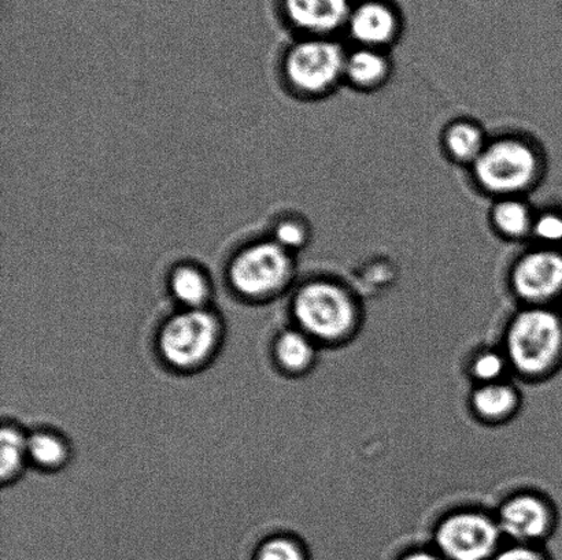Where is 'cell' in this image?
<instances>
[{
  "label": "cell",
  "mask_w": 562,
  "mask_h": 560,
  "mask_svg": "<svg viewBox=\"0 0 562 560\" xmlns=\"http://www.w3.org/2000/svg\"><path fill=\"white\" fill-rule=\"evenodd\" d=\"M503 348L512 375L542 382L562 370V312L552 306H522L506 325Z\"/></svg>",
  "instance_id": "6da1fadb"
},
{
  "label": "cell",
  "mask_w": 562,
  "mask_h": 560,
  "mask_svg": "<svg viewBox=\"0 0 562 560\" xmlns=\"http://www.w3.org/2000/svg\"><path fill=\"white\" fill-rule=\"evenodd\" d=\"M297 329L322 345H344L360 331L362 315L356 296L339 283L313 279L292 300Z\"/></svg>",
  "instance_id": "7a4b0ae2"
},
{
  "label": "cell",
  "mask_w": 562,
  "mask_h": 560,
  "mask_svg": "<svg viewBox=\"0 0 562 560\" xmlns=\"http://www.w3.org/2000/svg\"><path fill=\"white\" fill-rule=\"evenodd\" d=\"M471 168L477 185L501 199L532 190L541 179L543 162L531 142L520 137L504 136L488 140Z\"/></svg>",
  "instance_id": "3957f363"
},
{
  "label": "cell",
  "mask_w": 562,
  "mask_h": 560,
  "mask_svg": "<svg viewBox=\"0 0 562 560\" xmlns=\"http://www.w3.org/2000/svg\"><path fill=\"white\" fill-rule=\"evenodd\" d=\"M504 540L495 515L460 508L435 525L432 548L446 560H493Z\"/></svg>",
  "instance_id": "277c9868"
},
{
  "label": "cell",
  "mask_w": 562,
  "mask_h": 560,
  "mask_svg": "<svg viewBox=\"0 0 562 560\" xmlns=\"http://www.w3.org/2000/svg\"><path fill=\"white\" fill-rule=\"evenodd\" d=\"M294 272V254L271 239L239 251L231 262L228 276L236 293L260 299L289 287Z\"/></svg>",
  "instance_id": "5b68a950"
},
{
  "label": "cell",
  "mask_w": 562,
  "mask_h": 560,
  "mask_svg": "<svg viewBox=\"0 0 562 560\" xmlns=\"http://www.w3.org/2000/svg\"><path fill=\"white\" fill-rule=\"evenodd\" d=\"M346 57V49L333 38L306 37L286 52L284 76L303 95H325L345 80Z\"/></svg>",
  "instance_id": "8992f818"
},
{
  "label": "cell",
  "mask_w": 562,
  "mask_h": 560,
  "mask_svg": "<svg viewBox=\"0 0 562 560\" xmlns=\"http://www.w3.org/2000/svg\"><path fill=\"white\" fill-rule=\"evenodd\" d=\"M220 339L217 317L205 309H186L165 323L159 350L168 364L194 369L209 359Z\"/></svg>",
  "instance_id": "52a82bcc"
},
{
  "label": "cell",
  "mask_w": 562,
  "mask_h": 560,
  "mask_svg": "<svg viewBox=\"0 0 562 560\" xmlns=\"http://www.w3.org/2000/svg\"><path fill=\"white\" fill-rule=\"evenodd\" d=\"M494 515L504 539L514 545L544 546L560 524L554 503L532 491L516 492L504 499Z\"/></svg>",
  "instance_id": "ba28073f"
},
{
  "label": "cell",
  "mask_w": 562,
  "mask_h": 560,
  "mask_svg": "<svg viewBox=\"0 0 562 560\" xmlns=\"http://www.w3.org/2000/svg\"><path fill=\"white\" fill-rule=\"evenodd\" d=\"M509 285L525 306H552L562 294V252L547 247L527 251L512 266Z\"/></svg>",
  "instance_id": "9c48e42d"
},
{
  "label": "cell",
  "mask_w": 562,
  "mask_h": 560,
  "mask_svg": "<svg viewBox=\"0 0 562 560\" xmlns=\"http://www.w3.org/2000/svg\"><path fill=\"white\" fill-rule=\"evenodd\" d=\"M401 16L385 0H362L351 10L346 31L358 47L383 49L401 33Z\"/></svg>",
  "instance_id": "30bf717a"
},
{
  "label": "cell",
  "mask_w": 562,
  "mask_h": 560,
  "mask_svg": "<svg viewBox=\"0 0 562 560\" xmlns=\"http://www.w3.org/2000/svg\"><path fill=\"white\" fill-rule=\"evenodd\" d=\"M355 0H284L286 19L308 37H329L346 30Z\"/></svg>",
  "instance_id": "8fae6325"
},
{
  "label": "cell",
  "mask_w": 562,
  "mask_h": 560,
  "mask_svg": "<svg viewBox=\"0 0 562 560\" xmlns=\"http://www.w3.org/2000/svg\"><path fill=\"white\" fill-rule=\"evenodd\" d=\"M520 389L509 380L473 386L470 410L476 420L487 425H501L514 420L521 409Z\"/></svg>",
  "instance_id": "7c38bea8"
},
{
  "label": "cell",
  "mask_w": 562,
  "mask_h": 560,
  "mask_svg": "<svg viewBox=\"0 0 562 560\" xmlns=\"http://www.w3.org/2000/svg\"><path fill=\"white\" fill-rule=\"evenodd\" d=\"M391 60L383 49L357 47L347 53L345 80L360 91L383 87L391 76Z\"/></svg>",
  "instance_id": "4fadbf2b"
},
{
  "label": "cell",
  "mask_w": 562,
  "mask_h": 560,
  "mask_svg": "<svg viewBox=\"0 0 562 560\" xmlns=\"http://www.w3.org/2000/svg\"><path fill=\"white\" fill-rule=\"evenodd\" d=\"M536 216L520 196L501 197L490 212V222L501 238L520 241L531 238Z\"/></svg>",
  "instance_id": "5bb4252c"
},
{
  "label": "cell",
  "mask_w": 562,
  "mask_h": 560,
  "mask_svg": "<svg viewBox=\"0 0 562 560\" xmlns=\"http://www.w3.org/2000/svg\"><path fill=\"white\" fill-rule=\"evenodd\" d=\"M317 343L301 329H289L274 343V358L289 375H303L312 369L317 359Z\"/></svg>",
  "instance_id": "9a60e30c"
},
{
  "label": "cell",
  "mask_w": 562,
  "mask_h": 560,
  "mask_svg": "<svg viewBox=\"0 0 562 560\" xmlns=\"http://www.w3.org/2000/svg\"><path fill=\"white\" fill-rule=\"evenodd\" d=\"M442 142L446 153L454 162L470 164L477 161L488 140L483 129L470 119H459L446 126Z\"/></svg>",
  "instance_id": "2e32d148"
},
{
  "label": "cell",
  "mask_w": 562,
  "mask_h": 560,
  "mask_svg": "<svg viewBox=\"0 0 562 560\" xmlns=\"http://www.w3.org/2000/svg\"><path fill=\"white\" fill-rule=\"evenodd\" d=\"M175 299L186 309H205L212 296V284L207 274L194 265H180L169 278Z\"/></svg>",
  "instance_id": "e0dca14e"
},
{
  "label": "cell",
  "mask_w": 562,
  "mask_h": 560,
  "mask_svg": "<svg viewBox=\"0 0 562 560\" xmlns=\"http://www.w3.org/2000/svg\"><path fill=\"white\" fill-rule=\"evenodd\" d=\"M512 369L503 348H482L468 362V376L475 386L509 380Z\"/></svg>",
  "instance_id": "ac0fdd59"
},
{
  "label": "cell",
  "mask_w": 562,
  "mask_h": 560,
  "mask_svg": "<svg viewBox=\"0 0 562 560\" xmlns=\"http://www.w3.org/2000/svg\"><path fill=\"white\" fill-rule=\"evenodd\" d=\"M27 458L43 469H57L66 462L68 447L54 433L37 432L27 437Z\"/></svg>",
  "instance_id": "d6986e66"
},
{
  "label": "cell",
  "mask_w": 562,
  "mask_h": 560,
  "mask_svg": "<svg viewBox=\"0 0 562 560\" xmlns=\"http://www.w3.org/2000/svg\"><path fill=\"white\" fill-rule=\"evenodd\" d=\"M0 473L4 481L14 479L20 473L27 458V437L19 430L4 426L0 435Z\"/></svg>",
  "instance_id": "ffe728a7"
},
{
  "label": "cell",
  "mask_w": 562,
  "mask_h": 560,
  "mask_svg": "<svg viewBox=\"0 0 562 560\" xmlns=\"http://www.w3.org/2000/svg\"><path fill=\"white\" fill-rule=\"evenodd\" d=\"M255 560H312L305 546L291 536H274L262 542Z\"/></svg>",
  "instance_id": "44dd1931"
},
{
  "label": "cell",
  "mask_w": 562,
  "mask_h": 560,
  "mask_svg": "<svg viewBox=\"0 0 562 560\" xmlns=\"http://www.w3.org/2000/svg\"><path fill=\"white\" fill-rule=\"evenodd\" d=\"M311 235H308L307 225L297 218H283L274 225L273 241L284 250L294 254L306 247Z\"/></svg>",
  "instance_id": "7402d4cb"
},
{
  "label": "cell",
  "mask_w": 562,
  "mask_h": 560,
  "mask_svg": "<svg viewBox=\"0 0 562 560\" xmlns=\"http://www.w3.org/2000/svg\"><path fill=\"white\" fill-rule=\"evenodd\" d=\"M531 238L539 247L558 249L562 243V214L558 212H543L533 219Z\"/></svg>",
  "instance_id": "603a6c76"
},
{
  "label": "cell",
  "mask_w": 562,
  "mask_h": 560,
  "mask_svg": "<svg viewBox=\"0 0 562 560\" xmlns=\"http://www.w3.org/2000/svg\"><path fill=\"white\" fill-rule=\"evenodd\" d=\"M493 560H553L552 553L544 546L514 545L501 548Z\"/></svg>",
  "instance_id": "cb8c5ba5"
},
{
  "label": "cell",
  "mask_w": 562,
  "mask_h": 560,
  "mask_svg": "<svg viewBox=\"0 0 562 560\" xmlns=\"http://www.w3.org/2000/svg\"><path fill=\"white\" fill-rule=\"evenodd\" d=\"M395 560H446L438 551H435L434 548L427 547H415L407 548V550L402 551Z\"/></svg>",
  "instance_id": "d4e9b609"
},
{
  "label": "cell",
  "mask_w": 562,
  "mask_h": 560,
  "mask_svg": "<svg viewBox=\"0 0 562 560\" xmlns=\"http://www.w3.org/2000/svg\"><path fill=\"white\" fill-rule=\"evenodd\" d=\"M558 304L560 305V309L559 310L562 312V294L560 296V299H559Z\"/></svg>",
  "instance_id": "484cf974"
}]
</instances>
